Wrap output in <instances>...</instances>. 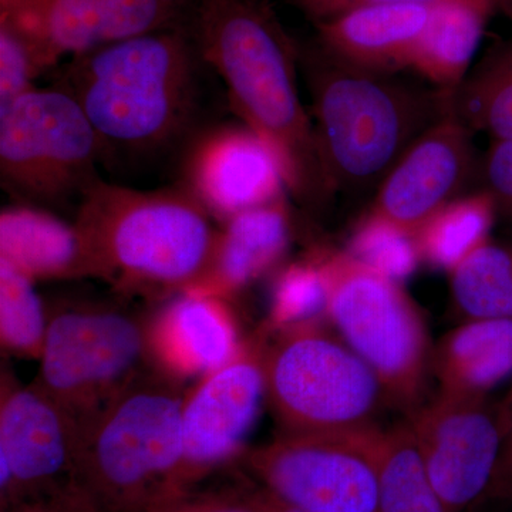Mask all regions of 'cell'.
I'll list each match as a JSON object with an SVG mask.
<instances>
[{
    "label": "cell",
    "mask_w": 512,
    "mask_h": 512,
    "mask_svg": "<svg viewBox=\"0 0 512 512\" xmlns=\"http://www.w3.org/2000/svg\"><path fill=\"white\" fill-rule=\"evenodd\" d=\"M195 45L224 80L232 110L278 157L286 190L313 208L328 204L333 192L299 94L298 53L271 6L200 0Z\"/></svg>",
    "instance_id": "1"
},
{
    "label": "cell",
    "mask_w": 512,
    "mask_h": 512,
    "mask_svg": "<svg viewBox=\"0 0 512 512\" xmlns=\"http://www.w3.org/2000/svg\"><path fill=\"white\" fill-rule=\"evenodd\" d=\"M194 56L183 30H158L72 57L53 86L82 107L104 158L144 157L177 143L191 124Z\"/></svg>",
    "instance_id": "2"
},
{
    "label": "cell",
    "mask_w": 512,
    "mask_h": 512,
    "mask_svg": "<svg viewBox=\"0 0 512 512\" xmlns=\"http://www.w3.org/2000/svg\"><path fill=\"white\" fill-rule=\"evenodd\" d=\"M90 276L121 292L181 293L210 271L220 231L185 187L143 191L99 180L77 207Z\"/></svg>",
    "instance_id": "3"
},
{
    "label": "cell",
    "mask_w": 512,
    "mask_h": 512,
    "mask_svg": "<svg viewBox=\"0 0 512 512\" xmlns=\"http://www.w3.org/2000/svg\"><path fill=\"white\" fill-rule=\"evenodd\" d=\"M303 64L320 161L333 194L377 190L414 141L453 109L451 90L360 69L320 47Z\"/></svg>",
    "instance_id": "4"
},
{
    "label": "cell",
    "mask_w": 512,
    "mask_h": 512,
    "mask_svg": "<svg viewBox=\"0 0 512 512\" xmlns=\"http://www.w3.org/2000/svg\"><path fill=\"white\" fill-rule=\"evenodd\" d=\"M184 397L177 380L143 370L77 430L76 483L101 512H141L168 497L183 450Z\"/></svg>",
    "instance_id": "5"
},
{
    "label": "cell",
    "mask_w": 512,
    "mask_h": 512,
    "mask_svg": "<svg viewBox=\"0 0 512 512\" xmlns=\"http://www.w3.org/2000/svg\"><path fill=\"white\" fill-rule=\"evenodd\" d=\"M326 284V319L376 373L387 400L416 410L433 370L429 329L402 286L348 251L315 255Z\"/></svg>",
    "instance_id": "6"
},
{
    "label": "cell",
    "mask_w": 512,
    "mask_h": 512,
    "mask_svg": "<svg viewBox=\"0 0 512 512\" xmlns=\"http://www.w3.org/2000/svg\"><path fill=\"white\" fill-rule=\"evenodd\" d=\"M322 319L278 330L266 345L265 394L282 433L377 426L387 399L376 373Z\"/></svg>",
    "instance_id": "7"
},
{
    "label": "cell",
    "mask_w": 512,
    "mask_h": 512,
    "mask_svg": "<svg viewBox=\"0 0 512 512\" xmlns=\"http://www.w3.org/2000/svg\"><path fill=\"white\" fill-rule=\"evenodd\" d=\"M103 158L82 107L59 87H35L0 113V180L22 204L80 202Z\"/></svg>",
    "instance_id": "8"
},
{
    "label": "cell",
    "mask_w": 512,
    "mask_h": 512,
    "mask_svg": "<svg viewBox=\"0 0 512 512\" xmlns=\"http://www.w3.org/2000/svg\"><path fill=\"white\" fill-rule=\"evenodd\" d=\"M147 326L111 309L72 308L47 323L35 382L76 430L116 399L148 360Z\"/></svg>",
    "instance_id": "9"
},
{
    "label": "cell",
    "mask_w": 512,
    "mask_h": 512,
    "mask_svg": "<svg viewBox=\"0 0 512 512\" xmlns=\"http://www.w3.org/2000/svg\"><path fill=\"white\" fill-rule=\"evenodd\" d=\"M382 430L282 433L244 456L259 487L303 512H376Z\"/></svg>",
    "instance_id": "10"
},
{
    "label": "cell",
    "mask_w": 512,
    "mask_h": 512,
    "mask_svg": "<svg viewBox=\"0 0 512 512\" xmlns=\"http://www.w3.org/2000/svg\"><path fill=\"white\" fill-rule=\"evenodd\" d=\"M268 335V330L262 329L242 342L234 359L202 377L185 394L183 450L168 497L195 490L205 478L241 456L262 400L266 399Z\"/></svg>",
    "instance_id": "11"
},
{
    "label": "cell",
    "mask_w": 512,
    "mask_h": 512,
    "mask_svg": "<svg viewBox=\"0 0 512 512\" xmlns=\"http://www.w3.org/2000/svg\"><path fill=\"white\" fill-rule=\"evenodd\" d=\"M188 0H0V23L28 45L40 74L63 59L177 28Z\"/></svg>",
    "instance_id": "12"
},
{
    "label": "cell",
    "mask_w": 512,
    "mask_h": 512,
    "mask_svg": "<svg viewBox=\"0 0 512 512\" xmlns=\"http://www.w3.org/2000/svg\"><path fill=\"white\" fill-rule=\"evenodd\" d=\"M417 450L447 512L485 497L501 451L498 406L487 397L439 392L409 420Z\"/></svg>",
    "instance_id": "13"
},
{
    "label": "cell",
    "mask_w": 512,
    "mask_h": 512,
    "mask_svg": "<svg viewBox=\"0 0 512 512\" xmlns=\"http://www.w3.org/2000/svg\"><path fill=\"white\" fill-rule=\"evenodd\" d=\"M76 426L36 384L2 377L0 510L46 500L76 483Z\"/></svg>",
    "instance_id": "14"
},
{
    "label": "cell",
    "mask_w": 512,
    "mask_h": 512,
    "mask_svg": "<svg viewBox=\"0 0 512 512\" xmlns=\"http://www.w3.org/2000/svg\"><path fill=\"white\" fill-rule=\"evenodd\" d=\"M473 133L451 109L409 147L376 190L369 212L416 235L477 173Z\"/></svg>",
    "instance_id": "15"
},
{
    "label": "cell",
    "mask_w": 512,
    "mask_h": 512,
    "mask_svg": "<svg viewBox=\"0 0 512 512\" xmlns=\"http://www.w3.org/2000/svg\"><path fill=\"white\" fill-rule=\"evenodd\" d=\"M185 188L212 218H229L284 197V171L272 148L247 126L212 128L185 161Z\"/></svg>",
    "instance_id": "16"
},
{
    "label": "cell",
    "mask_w": 512,
    "mask_h": 512,
    "mask_svg": "<svg viewBox=\"0 0 512 512\" xmlns=\"http://www.w3.org/2000/svg\"><path fill=\"white\" fill-rule=\"evenodd\" d=\"M146 333L148 360L177 382L221 369L242 345L225 298L195 289L177 293Z\"/></svg>",
    "instance_id": "17"
},
{
    "label": "cell",
    "mask_w": 512,
    "mask_h": 512,
    "mask_svg": "<svg viewBox=\"0 0 512 512\" xmlns=\"http://www.w3.org/2000/svg\"><path fill=\"white\" fill-rule=\"evenodd\" d=\"M433 8L392 5L350 10L316 22L319 47L360 69L396 74L409 69Z\"/></svg>",
    "instance_id": "18"
},
{
    "label": "cell",
    "mask_w": 512,
    "mask_h": 512,
    "mask_svg": "<svg viewBox=\"0 0 512 512\" xmlns=\"http://www.w3.org/2000/svg\"><path fill=\"white\" fill-rule=\"evenodd\" d=\"M291 218L284 197L225 221L207 276L195 291L227 299L261 278L285 255Z\"/></svg>",
    "instance_id": "19"
},
{
    "label": "cell",
    "mask_w": 512,
    "mask_h": 512,
    "mask_svg": "<svg viewBox=\"0 0 512 512\" xmlns=\"http://www.w3.org/2000/svg\"><path fill=\"white\" fill-rule=\"evenodd\" d=\"M0 259L32 281L90 276L74 224L33 205H15L0 214Z\"/></svg>",
    "instance_id": "20"
},
{
    "label": "cell",
    "mask_w": 512,
    "mask_h": 512,
    "mask_svg": "<svg viewBox=\"0 0 512 512\" xmlns=\"http://www.w3.org/2000/svg\"><path fill=\"white\" fill-rule=\"evenodd\" d=\"M440 392L487 397L512 375V319L464 320L433 352Z\"/></svg>",
    "instance_id": "21"
},
{
    "label": "cell",
    "mask_w": 512,
    "mask_h": 512,
    "mask_svg": "<svg viewBox=\"0 0 512 512\" xmlns=\"http://www.w3.org/2000/svg\"><path fill=\"white\" fill-rule=\"evenodd\" d=\"M493 3V0H487L434 6L409 69L429 80L437 89L457 90L468 76Z\"/></svg>",
    "instance_id": "22"
},
{
    "label": "cell",
    "mask_w": 512,
    "mask_h": 512,
    "mask_svg": "<svg viewBox=\"0 0 512 512\" xmlns=\"http://www.w3.org/2000/svg\"><path fill=\"white\" fill-rule=\"evenodd\" d=\"M497 218L493 197L484 190L448 202L416 232L421 259L450 274L490 241Z\"/></svg>",
    "instance_id": "23"
},
{
    "label": "cell",
    "mask_w": 512,
    "mask_h": 512,
    "mask_svg": "<svg viewBox=\"0 0 512 512\" xmlns=\"http://www.w3.org/2000/svg\"><path fill=\"white\" fill-rule=\"evenodd\" d=\"M377 484L376 512H447L421 461L409 421L382 430Z\"/></svg>",
    "instance_id": "24"
},
{
    "label": "cell",
    "mask_w": 512,
    "mask_h": 512,
    "mask_svg": "<svg viewBox=\"0 0 512 512\" xmlns=\"http://www.w3.org/2000/svg\"><path fill=\"white\" fill-rule=\"evenodd\" d=\"M453 109L473 131L512 138V40L495 47L453 94Z\"/></svg>",
    "instance_id": "25"
},
{
    "label": "cell",
    "mask_w": 512,
    "mask_h": 512,
    "mask_svg": "<svg viewBox=\"0 0 512 512\" xmlns=\"http://www.w3.org/2000/svg\"><path fill=\"white\" fill-rule=\"evenodd\" d=\"M448 275L461 318L512 319V242L490 239Z\"/></svg>",
    "instance_id": "26"
},
{
    "label": "cell",
    "mask_w": 512,
    "mask_h": 512,
    "mask_svg": "<svg viewBox=\"0 0 512 512\" xmlns=\"http://www.w3.org/2000/svg\"><path fill=\"white\" fill-rule=\"evenodd\" d=\"M35 281L0 259V340L8 352L40 357L47 332L45 308Z\"/></svg>",
    "instance_id": "27"
},
{
    "label": "cell",
    "mask_w": 512,
    "mask_h": 512,
    "mask_svg": "<svg viewBox=\"0 0 512 512\" xmlns=\"http://www.w3.org/2000/svg\"><path fill=\"white\" fill-rule=\"evenodd\" d=\"M346 251L397 282L410 278L423 262L416 235L372 212L360 220Z\"/></svg>",
    "instance_id": "28"
},
{
    "label": "cell",
    "mask_w": 512,
    "mask_h": 512,
    "mask_svg": "<svg viewBox=\"0 0 512 512\" xmlns=\"http://www.w3.org/2000/svg\"><path fill=\"white\" fill-rule=\"evenodd\" d=\"M326 318L325 276L316 256L286 266L272 288L269 333Z\"/></svg>",
    "instance_id": "29"
},
{
    "label": "cell",
    "mask_w": 512,
    "mask_h": 512,
    "mask_svg": "<svg viewBox=\"0 0 512 512\" xmlns=\"http://www.w3.org/2000/svg\"><path fill=\"white\" fill-rule=\"evenodd\" d=\"M141 512H268L261 490L220 488L187 491L148 505Z\"/></svg>",
    "instance_id": "30"
},
{
    "label": "cell",
    "mask_w": 512,
    "mask_h": 512,
    "mask_svg": "<svg viewBox=\"0 0 512 512\" xmlns=\"http://www.w3.org/2000/svg\"><path fill=\"white\" fill-rule=\"evenodd\" d=\"M40 76L35 59L22 37L0 23V113L35 89Z\"/></svg>",
    "instance_id": "31"
},
{
    "label": "cell",
    "mask_w": 512,
    "mask_h": 512,
    "mask_svg": "<svg viewBox=\"0 0 512 512\" xmlns=\"http://www.w3.org/2000/svg\"><path fill=\"white\" fill-rule=\"evenodd\" d=\"M478 190L493 197L497 215L512 224V138L493 140L477 167Z\"/></svg>",
    "instance_id": "32"
},
{
    "label": "cell",
    "mask_w": 512,
    "mask_h": 512,
    "mask_svg": "<svg viewBox=\"0 0 512 512\" xmlns=\"http://www.w3.org/2000/svg\"><path fill=\"white\" fill-rule=\"evenodd\" d=\"M315 22L335 18L350 10L373 6L423 5L436 6L450 2H487V0H285ZM494 2V0H493Z\"/></svg>",
    "instance_id": "33"
},
{
    "label": "cell",
    "mask_w": 512,
    "mask_h": 512,
    "mask_svg": "<svg viewBox=\"0 0 512 512\" xmlns=\"http://www.w3.org/2000/svg\"><path fill=\"white\" fill-rule=\"evenodd\" d=\"M498 417L503 441L493 481L485 497L512 501V387L503 402L498 404Z\"/></svg>",
    "instance_id": "34"
},
{
    "label": "cell",
    "mask_w": 512,
    "mask_h": 512,
    "mask_svg": "<svg viewBox=\"0 0 512 512\" xmlns=\"http://www.w3.org/2000/svg\"><path fill=\"white\" fill-rule=\"evenodd\" d=\"M57 512H101L82 488L74 487L55 500Z\"/></svg>",
    "instance_id": "35"
},
{
    "label": "cell",
    "mask_w": 512,
    "mask_h": 512,
    "mask_svg": "<svg viewBox=\"0 0 512 512\" xmlns=\"http://www.w3.org/2000/svg\"><path fill=\"white\" fill-rule=\"evenodd\" d=\"M259 490H261L262 498H264V503L268 512H303L298 510V508L285 504L284 501H281L279 498L274 497V495L269 494L268 491L264 490V488L259 487Z\"/></svg>",
    "instance_id": "36"
},
{
    "label": "cell",
    "mask_w": 512,
    "mask_h": 512,
    "mask_svg": "<svg viewBox=\"0 0 512 512\" xmlns=\"http://www.w3.org/2000/svg\"><path fill=\"white\" fill-rule=\"evenodd\" d=\"M22 512H57L55 500L46 498V500L29 501V503L20 504Z\"/></svg>",
    "instance_id": "37"
},
{
    "label": "cell",
    "mask_w": 512,
    "mask_h": 512,
    "mask_svg": "<svg viewBox=\"0 0 512 512\" xmlns=\"http://www.w3.org/2000/svg\"><path fill=\"white\" fill-rule=\"evenodd\" d=\"M0 512H22L20 511V507H12V508H6V510H0Z\"/></svg>",
    "instance_id": "38"
},
{
    "label": "cell",
    "mask_w": 512,
    "mask_h": 512,
    "mask_svg": "<svg viewBox=\"0 0 512 512\" xmlns=\"http://www.w3.org/2000/svg\"><path fill=\"white\" fill-rule=\"evenodd\" d=\"M501 2L508 3V5H512V0H501Z\"/></svg>",
    "instance_id": "39"
}]
</instances>
